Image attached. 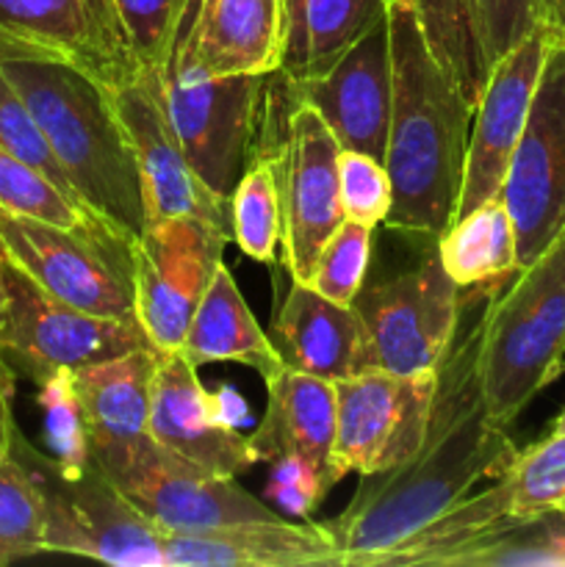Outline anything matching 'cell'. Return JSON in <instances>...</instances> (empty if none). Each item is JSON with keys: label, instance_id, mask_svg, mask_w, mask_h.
<instances>
[{"label": "cell", "instance_id": "obj_1", "mask_svg": "<svg viewBox=\"0 0 565 567\" xmlns=\"http://www.w3.org/2000/svg\"><path fill=\"white\" fill-rule=\"evenodd\" d=\"M510 277L465 288L419 446L404 463L360 476L355 496L327 524L347 567H380L482 480L504 474L518 454L510 430L491 421L476 360L487 310Z\"/></svg>", "mask_w": 565, "mask_h": 567}, {"label": "cell", "instance_id": "obj_2", "mask_svg": "<svg viewBox=\"0 0 565 567\" xmlns=\"http://www.w3.org/2000/svg\"><path fill=\"white\" fill-rule=\"evenodd\" d=\"M393 59V103L386 164L391 230L438 241L454 221L463 188L474 105L438 64L408 0L386 3Z\"/></svg>", "mask_w": 565, "mask_h": 567}, {"label": "cell", "instance_id": "obj_3", "mask_svg": "<svg viewBox=\"0 0 565 567\" xmlns=\"http://www.w3.org/2000/svg\"><path fill=\"white\" fill-rule=\"evenodd\" d=\"M0 70L31 109L81 203L125 236H142V175L111 89L75 61L44 50L0 44Z\"/></svg>", "mask_w": 565, "mask_h": 567}, {"label": "cell", "instance_id": "obj_4", "mask_svg": "<svg viewBox=\"0 0 565 567\" xmlns=\"http://www.w3.org/2000/svg\"><path fill=\"white\" fill-rule=\"evenodd\" d=\"M476 360L487 413L504 430L563 374L565 227L493 297Z\"/></svg>", "mask_w": 565, "mask_h": 567}, {"label": "cell", "instance_id": "obj_5", "mask_svg": "<svg viewBox=\"0 0 565 567\" xmlns=\"http://www.w3.org/2000/svg\"><path fill=\"white\" fill-rule=\"evenodd\" d=\"M258 136L275 161L282 208V264L291 280L310 282L316 258L343 221L338 155L341 144L310 105L288 103L277 75L266 78Z\"/></svg>", "mask_w": 565, "mask_h": 567}, {"label": "cell", "instance_id": "obj_6", "mask_svg": "<svg viewBox=\"0 0 565 567\" xmlns=\"http://www.w3.org/2000/svg\"><path fill=\"white\" fill-rule=\"evenodd\" d=\"M0 244L61 302L142 327L133 293V238L105 219L59 227L0 208Z\"/></svg>", "mask_w": 565, "mask_h": 567}, {"label": "cell", "instance_id": "obj_7", "mask_svg": "<svg viewBox=\"0 0 565 567\" xmlns=\"http://www.w3.org/2000/svg\"><path fill=\"white\" fill-rule=\"evenodd\" d=\"M11 449L31 465L44 493V551L75 554L120 567H164V535L147 515L89 463L64 474L14 432Z\"/></svg>", "mask_w": 565, "mask_h": 567}, {"label": "cell", "instance_id": "obj_8", "mask_svg": "<svg viewBox=\"0 0 565 567\" xmlns=\"http://www.w3.org/2000/svg\"><path fill=\"white\" fill-rule=\"evenodd\" d=\"M161 75V100L199 181L230 199L258 138L269 75L203 78L172 55Z\"/></svg>", "mask_w": 565, "mask_h": 567}, {"label": "cell", "instance_id": "obj_9", "mask_svg": "<svg viewBox=\"0 0 565 567\" xmlns=\"http://www.w3.org/2000/svg\"><path fill=\"white\" fill-rule=\"evenodd\" d=\"M3 293L0 354L14 358L37 385L55 371H78L153 347L142 327L86 313L55 299L9 255L3 258Z\"/></svg>", "mask_w": 565, "mask_h": 567}, {"label": "cell", "instance_id": "obj_10", "mask_svg": "<svg viewBox=\"0 0 565 567\" xmlns=\"http://www.w3.org/2000/svg\"><path fill=\"white\" fill-rule=\"evenodd\" d=\"M463 291L438 247L413 269L360 288L352 308L363 321L374 369L399 377L432 374L441 365L463 308Z\"/></svg>", "mask_w": 565, "mask_h": 567}, {"label": "cell", "instance_id": "obj_11", "mask_svg": "<svg viewBox=\"0 0 565 567\" xmlns=\"http://www.w3.org/2000/svg\"><path fill=\"white\" fill-rule=\"evenodd\" d=\"M230 233L194 216L147 221L133 238L136 316L158 352L181 349L183 336L225 264Z\"/></svg>", "mask_w": 565, "mask_h": 567}, {"label": "cell", "instance_id": "obj_12", "mask_svg": "<svg viewBox=\"0 0 565 567\" xmlns=\"http://www.w3.org/2000/svg\"><path fill=\"white\" fill-rule=\"evenodd\" d=\"M502 199L513 216L521 269L565 227V37L559 33L543 61Z\"/></svg>", "mask_w": 565, "mask_h": 567}, {"label": "cell", "instance_id": "obj_13", "mask_svg": "<svg viewBox=\"0 0 565 567\" xmlns=\"http://www.w3.org/2000/svg\"><path fill=\"white\" fill-rule=\"evenodd\" d=\"M435 374L399 377L369 369L336 382L330 485L347 474H382L415 452L430 415Z\"/></svg>", "mask_w": 565, "mask_h": 567}, {"label": "cell", "instance_id": "obj_14", "mask_svg": "<svg viewBox=\"0 0 565 567\" xmlns=\"http://www.w3.org/2000/svg\"><path fill=\"white\" fill-rule=\"evenodd\" d=\"M247 404L230 391L210 393L199 382L197 365L181 349L158 352L150 402V437L175 457L214 476L247 474L258 465L249 437L238 432Z\"/></svg>", "mask_w": 565, "mask_h": 567}, {"label": "cell", "instance_id": "obj_15", "mask_svg": "<svg viewBox=\"0 0 565 567\" xmlns=\"http://www.w3.org/2000/svg\"><path fill=\"white\" fill-rule=\"evenodd\" d=\"M282 94L294 105H310L341 150L386 158L393 103V59L388 11L321 75L291 81L275 72Z\"/></svg>", "mask_w": 565, "mask_h": 567}, {"label": "cell", "instance_id": "obj_16", "mask_svg": "<svg viewBox=\"0 0 565 567\" xmlns=\"http://www.w3.org/2000/svg\"><path fill=\"white\" fill-rule=\"evenodd\" d=\"M554 37L557 31L548 22H541L502 61H496L487 75L480 103L474 109V120H471L463 188H460L454 219L487 199L502 197L504 181H507L515 147L524 133L537 81H541L543 61H546Z\"/></svg>", "mask_w": 565, "mask_h": 567}, {"label": "cell", "instance_id": "obj_17", "mask_svg": "<svg viewBox=\"0 0 565 567\" xmlns=\"http://www.w3.org/2000/svg\"><path fill=\"white\" fill-rule=\"evenodd\" d=\"M111 97L136 153L147 221L194 216L230 233L233 241L230 199L210 192L188 164L161 100V75L138 72L133 81L111 89Z\"/></svg>", "mask_w": 565, "mask_h": 567}, {"label": "cell", "instance_id": "obj_18", "mask_svg": "<svg viewBox=\"0 0 565 567\" xmlns=\"http://www.w3.org/2000/svg\"><path fill=\"white\" fill-rule=\"evenodd\" d=\"M114 482L161 535H203L238 524L282 520L227 476H214L150 443Z\"/></svg>", "mask_w": 565, "mask_h": 567}, {"label": "cell", "instance_id": "obj_19", "mask_svg": "<svg viewBox=\"0 0 565 567\" xmlns=\"http://www.w3.org/2000/svg\"><path fill=\"white\" fill-rule=\"evenodd\" d=\"M0 44L64 55L109 89L142 72L114 0H0Z\"/></svg>", "mask_w": 565, "mask_h": 567}, {"label": "cell", "instance_id": "obj_20", "mask_svg": "<svg viewBox=\"0 0 565 567\" xmlns=\"http://www.w3.org/2000/svg\"><path fill=\"white\" fill-rule=\"evenodd\" d=\"M158 349H136L72 371L89 432V452L109 480L125 474L153 443L150 402Z\"/></svg>", "mask_w": 565, "mask_h": 567}, {"label": "cell", "instance_id": "obj_21", "mask_svg": "<svg viewBox=\"0 0 565 567\" xmlns=\"http://www.w3.org/2000/svg\"><path fill=\"white\" fill-rule=\"evenodd\" d=\"M282 55V0H197L175 61L203 78L271 75Z\"/></svg>", "mask_w": 565, "mask_h": 567}, {"label": "cell", "instance_id": "obj_22", "mask_svg": "<svg viewBox=\"0 0 565 567\" xmlns=\"http://www.w3.org/2000/svg\"><path fill=\"white\" fill-rule=\"evenodd\" d=\"M269 338L286 369L321 380L338 382L374 369L358 310L332 302L308 282L291 280Z\"/></svg>", "mask_w": 565, "mask_h": 567}, {"label": "cell", "instance_id": "obj_23", "mask_svg": "<svg viewBox=\"0 0 565 567\" xmlns=\"http://www.w3.org/2000/svg\"><path fill=\"white\" fill-rule=\"evenodd\" d=\"M164 567H347V559L327 526L264 520L164 535Z\"/></svg>", "mask_w": 565, "mask_h": 567}, {"label": "cell", "instance_id": "obj_24", "mask_svg": "<svg viewBox=\"0 0 565 567\" xmlns=\"http://www.w3.org/2000/svg\"><path fill=\"white\" fill-rule=\"evenodd\" d=\"M264 382L269 391L266 415L258 430L249 435V446L258 454V463L299 457L319 468L330 485L336 382L286 365Z\"/></svg>", "mask_w": 565, "mask_h": 567}, {"label": "cell", "instance_id": "obj_25", "mask_svg": "<svg viewBox=\"0 0 565 567\" xmlns=\"http://www.w3.org/2000/svg\"><path fill=\"white\" fill-rule=\"evenodd\" d=\"M181 352L197 369L205 363L233 360V363L258 371L264 380L282 369V360L271 347V338L260 330L258 319L253 316L247 299L238 291L225 264L216 269L214 282L205 291L203 302L183 336Z\"/></svg>", "mask_w": 565, "mask_h": 567}, {"label": "cell", "instance_id": "obj_26", "mask_svg": "<svg viewBox=\"0 0 565 567\" xmlns=\"http://www.w3.org/2000/svg\"><path fill=\"white\" fill-rule=\"evenodd\" d=\"M386 0H282L280 70L308 81L330 70L380 17Z\"/></svg>", "mask_w": 565, "mask_h": 567}, {"label": "cell", "instance_id": "obj_27", "mask_svg": "<svg viewBox=\"0 0 565 567\" xmlns=\"http://www.w3.org/2000/svg\"><path fill=\"white\" fill-rule=\"evenodd\" d=\"M435 567H565V509L504 518L435 554Z\"/></svg>", "mask_w": 565, "mask_h": 567}, {"label": "cell", "instance_id": "obj_28", "mask_svg": "<svg viewBox=\"0 0 565 567\" xmlns=\"http://www.w3.org/2000/svg\"><path fill=\"white\" fill-rule=\"evenodd\" d=\"M443 266L460 288L518 271L515 225L502 197L458 216L435 241Z\"/></svg>", "mask_w": 565, "mask_h": 567}, {"label": "cell", "instance_id": "obj_29", "mask_svg": "<svg viewBox=\"0 0 565 567\" xmlns=\"http://www.w3.org/2000/svg\"><path fill=\"white\" fill-rule=\"evenodd\" d=\"M391 3V0H386ZM438 64L449 72L471 105L480 100L487 66L476 42L469 0H408Z\"/></svg>", "mask_w": 565, "mask_h": 567}, {"label": "cell", "instance_id": "obj_30", "mask_svg": "<svg viewBox=\"0 0 565 567\" xmlns=\"http://www.w3.org/2000/svg\"><path fill=\"white\" fill-rule=\"evenodd\" d=\"M230 230L247 258L275 264L282 238V208L277 169L269 155H249L247 169L230 194Z\"/></svg>", "mask_w": 565, "mask_h": 567}, {"label": "cell", "instance_id": "obj_31", "mask_svg": "<svg viewBox=\"0 0 565 567\" xmlns=\"http://www.w3.org/2000/svg\"><path fill=\"white\" fill-rule=\"evenodd\" d=\"M44 551V493L31 465L0 454V565Z\"/></svg>", "mask_w": 565, "mask_h": 567}, {"label": "cell", "instance_id": "obj_32", "mask_svg": "<svg viewBox=\"0 0 565 567\" xmlns=\"http://www.w3.org/2000/svg\"><path fill=\"white\" fill-rule=\"evenodd\" d=\"M133 61L142 72H164L175 55L197 0H114Z\"/></svg>", "mask_w": 565, "mask_h": 567}, {"label": "cell", "instance_id": "obj_33", "mask_svg": "<svg viewBox=\"0 0 565 567\" xmlns=\"http://www.w3.org/2000/svg\"><path fill=\"white\" fill-rule=\"evenodd\" d=\"M0 208L59 227H78L100 219L86 205L61 192L48 175L6 150H0Z\"/></svg>", "mask_w": 565, "mask_h": 567}, {"label": "cell", "instance_id": "obj_34", "mask_svg": "<svg viewBox=\"0 0 565 567\" xmlns=\"http://www.w3.org/2000/svg\"><path fill=\"white\" fill-rule=\"evenodd\" d=\"M510 493H513V515H530L565 509V432H546L532 446L518 449L507 468Z\"/></svg>", "mask_w": 565, "mask_h": 567}, {"label": "cell", "instance_id": "obj_35", "mask_svg": "<svg viewBox=\"0 0 565 567\" xmlns=\"http://www.w3.org/2000/svg\"><path fill=\"white\" fill-rule=\"evenodd\" d=\"M371 244H374V227L343 219L321 247L308 286L332 302L352 305L369 277Z\"/></svg>", "mask_w": 565, "mask_h": 567}, {"label": "cell", "instance_id": "obj_36", "mask_svg": "<svg viewBox=\"0 0 565 567\" xmlns=\"http://www.w3.org/2000/svg\"><path fill=\"white\" fill-rule=\"evenodd\" d=\"M39 404L44 410V437L53 463L64 474H78L92 463L86 419L75 393L72 371H55L39 382Z\"/></svg>", "mask_w": 565, "mask_h": 567}, {"label": "cell", "instance_id": "obj_37", "mask_svg": "<svg viewBox=\"0 0 565 567\" xmlns=\"http://www.w3.org/2000/svg\"><path fill=\"white\" fill-rule=\"evenodd\" d=\"M0 150L17 155L25 164H31L33 169H39L42 175H48L55 186L64 194H70L72 199L81 203V197L72 188L70 177L61 169L59 158L50 150L48 138H44L42 127L33 120L31 109L25 105V100L20 97L11 81L6 78V72L0 70Z\"/></svg>", "mask_w": 565, "mask_h": 567}, {"label": "cell", "instance_id": "obj_38", "mask_svg": "<svg viewBox=\"0 0 565 567\" xmlns=\"http://www.w3.org/2000/svg\"><path fill=\"white\" fill-rule=\"evenodd\" d=\"M338 183H341L343 219L377 227L391 210V177L386 164L358 150H341L338 155Z\"/></svg>", "mask_w": 565, "mask_h": 567}, {"label": "cell", "instance_id": "obj_39", "mask_svg": "<svg viewBox=\"0 0 565 567\" xmlns=\"http://www.w3.org/2000/svg\"><path fill=\"white\" fill-rule=\"evenodd\" d=\"M471 20H474L476 42H480L482 61L487 75L521 39L541 25L537 0H469Z\"/></svg>", "mask_w": 565, "mask_h": 567}, {"label": "cell", "instance_id": "obj_40", "mask_svg": "<svg viewBox=\"0 0 565 567\" xmlns=\"http://www.w3.org/2000/svg\"><path fill=\"white\" fill-rule=\"evenodd\" d=\"M271 465L275 471H271L269 487H266V498L280 504L286 513L305 518L319 507L321 498L330 491L325 474L305 460L282 457Z\"/></svg>", "mask_w": 565, "mask_h": 567}, {"label": "cell", "instance_id": "obj_41", "mask_svg": "<svg viewBox=\"0 0 565 567\" xmlns=\"http://www.w3.org/2000/svg\"><path fill=\"white\" fill-rule=\"evenodd\" d=\"M11 399H14V371H11L9 360L0 354V454L11 452V441L17 432Z\"/></svg>", "mask_w": 565, "mask_h": 567}, {"label": "cell", "instance_id": "obj_42", "mask_svg": "<svg viewBox=\"0 0 565 567\" xmlns=\"http://www.w3.org/2000/svg\"><path fill=\"white\" fill-rule=\"evenodd\" d=\"M541 20L548 22L559 37H565V0H537Z\"/></svg>", "mask_w": 565, "mask_h": 567}, {"label": "cell", "instance_id": "obj_43", "mask_svg": "<svg viewBox=\"0 0 565 567\" xmlns=\"http://www.w3.org/2000/svg\"><path fill=\"white\" fill-rule=\"evenodd\" d=\"M3 258H6V249L0 244V327H3V308H6V293H3Z\"/></svg>", "mask_w": 565, "mask_h": 567}, {"label": "cell", "instance_id": "obj_44", "mask_svg": "<svg viewBox=\"0 0 565 567\" xmlns=\"http://www.w3.org/2000/svg\"><path fill=\"white\" fill-rule=\"evenodd\" d=\"M548 432H557V435H563V432H565V410L557 415V419L552 421V426H548Z\"/></svg>", "mask_w": 565, "mask_h": 567}]
</instances>
